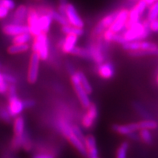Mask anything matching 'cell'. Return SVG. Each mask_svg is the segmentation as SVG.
Returning <instances> with one entry per match:
<instances>
[{
	"label": "cell",
	"instance_id": "obj_37",
	"mask_svg": "<svg viewBox=\"0 0 158 158\" xmlns=\"http://www.w3.org/2000/svg\"><path fill=\"white\" fill-rule=\"evenodd\" d=\"M3 81L7 83V84H10V85H15L17 83V79L13 75L8 73H2Z\"/></svg>",
	"mask_w": 158,
	"mask_h": 158
},
{
	"label": "cell",
	"instance_id": "obj_42",
	"mask_svg": "<svg viewBox=\"0 0 158 158\" xmlns=\"http://www.w3.org/2000/svg\"><path fill=\"white\" fill-rule=\"evenodd\" d=\"M23 102L25 108H31L35 107V105H36V102L33 99H27V100H23Z\"/></svg>",
	"mask_w": 158,
	"mask_h": 158
},
{
	"label": "cell",
	"instance_id": "obj_23",
	"mask_svg": "<svg viewBox=\"0 0 158 158\" xmlns=\"http://www.w3.org/2000/svg\"><path fill=\"white\" fill-rule=\"evenodd\" d=\"M29 44H12L7 48V52L10 54H18L25 53L29 50Z\"/></svg>",
	"mask_w": 158,
	"mask_h": 158
},
{
	"label": "cell",
	"instance_id": "obj_19",
	"mask_svg": "<svg viewBox=\"0 0 158 158\" xmlns=\"http://www.w3.org/2000/svg\"><path fill=\"white\" fill-rule=\"evenodd\" d=\"M66 138L68 140L69 142H70V143L78 150V152L81 154V155L84 156V157H86V149H85L84 143L81 141L73 133V131L70 135L67 136Z\"/></svg>",
	"mask_w": 158,
	"mask_h": 158
},
{
	"label": "cell",
	"instance_id": "obj_27",
	"mask_svg": "<svg viewBox=\"0 0 158 158\" xmlns=\"http://www.w3.org/2000/svg\"><path fill=\"white\" fill-rule=\"evenodd\" d=\"M70 54L74 55V56H77L79 57H81V58L84 59H91L89 51L86 48H82V47H78L76 46L73 50L72 52H71Z\"/></svg>",
	"mask_w": 158,
	"mask_h": 158
},
{
	"label": "cell",
	"instance_id": "obj_41",
	"mask_svg": "<svg viewBox=\"0 0 158 158\" xmlns=\"http://www.w3.org/2000/svg\"><path fill=\"white\" fill-rule=\"evenodd\" d=\"M112 42L117 43L118 44H122V45H123L124 43H126L123 36H122V35L120 34V33H118V34H114L113 41H112Z\"/></svg>",
	"mask_w": 158,
	"mask_h": 158
},
{
	"label": "cell",
	"instance_id": "obj_6",
	"mask_svg": "<svg viewBox=\"0 0 158 158\" xmlns=\"http://www.w3.org/2000/svg\"><path fill=\"white\" fill-rule=\"evenodd\" d=\"M64 16L70 25L78 27V28L84 29L85 25L84 21L79 15L77 10L73 4L68 3L66 6V10H65Z\"/></svg>",
	"mask_w": 158,
	"mask_h": 158
},
{
	"label": "cell",
	"instance_id": "obj_8",
	"mask_svg": "<svg viewBox=\"0 0 158 158\" xmlns=\"http://www.w3.org/2000/svg\"><path fill=\"white\" fill-rule=\"evenodd\" d=\"M117 12L118 11H115L114 13H110V14L106 15V16L102 18L98 23V24L94 27L93 30L92 31V36H100L106 29H109L110 26L113 23L114 19H115L116 15L117 14Z\"/></svg>",
	"mask_w": 158,
	"mask_h": 158
},
{
	"label": "cell",
	"instance_id": "obj_46",
	"mask_svg": "<svg viewBox=\"0 0 158 158\" xmlns=\"http://www.w3.org/2000/svg\"><path fill=\"white\" fill-rule=\"evenodd\" d=\"M33 158H54V155L48 153H39L34 155Z\"/></svg>",
	"mask_w": 158,
	"mask_h": 158
},
{
	"label": "cell",
	"instance_id": "obj_5",
	"mask_svg": "<svg viewBox=\"0 0 158 158\" xmlns=\"http://www.w3.org/2000/svg\"><path fill=\"white\" fill-rule=\"evenodd\" d=\"M40 63V59L38 55L36 53L32 52L30 56L28 72H27V81L29 84H35L38 79Z\"/></svg>",
	"mask_w": 158,
	"mask_h": 158
},
{
	"label": "cell",
	"instance_id": "obj_10",
	"mask_svg": "<svg viewBox=\"0 0 158 158\" xmlns=\"http://www.w3.org/2000/svg\"><path fill=\"white\" fill-rule=\"evenodd\" d=\"M98 117V109L95 104L91 103L86 108V113L83 116L81 119L82 126L85 129H91L94 126L97 118Z\"/></svg>",
	"mask_w": 158,
	"mask_h": 158
},
{
	"label": "cell",
	"instance_id": "obj_17",
	"mask_svg": "<svg viewBox=\"0 0 158 158\" xmlns=\"http://www.w3.org/2000/svg\"><path fill=\"white\" fill-rule=\"evenodd\" d=\"M87 49L89 51L91 59H92L98 64L104 62V55L102 54V48L99 45L92 44Z\"/></svg>",
	"mask_w": 158,
	"mask_h": 158
},
{
	"label": "cell",
	"instance_id": "obj_11",
	"mask_svg": "<svg viewBox=\"0 0 158 158\" xmlns=\"http://www.w3.org/2000/svg\"><path fill=\"white\" fill-rule=\"evenodd\" d=\"M78 40V37L75 35H66L64 38L60 39L58 43V46L64 54H70L73 50L76 47Z\"/></svg>",
	"mask_w": 158,
	"mask_h": 158
},
{
	"label": "cell",
	"instance_id": "obj_7",
	"mask_svg": "<svg viewBox=\"0 0 158 158\" xmlns=\"http://www.w3.org/2000/svg\"><path fill=\"white\" fill-rule=\"evenodd\" d=\"M25 109L23 100H21L17 94L8 96V106L7 110L8 111L10 116L12 117H17L20 116L23 110Z\"/></svg>",
	"mask_w": 158,
	"mask_h": 158
},
{
	"label": "cell",
	"instance_id": "obj_39",
	"mask_svg": "<svg viewBox=\"0 0 158 158\" xmlns=\"http://www.w3.org/2000/svg\"><path fill=\"white\" fill-rule=\"evenodd\" d=\"M0 7H5L10 10L15 8V3L14 0H0Z\"/></svg>",
	"mask_w": 158,
	"mask_h": 158
},
{
	"label": "cell",
	"instance_id": "obj_35",
	"mask_svg": "<svg viewBox=\"0 0 158 158\" xmlns=\"http://www.w3.org/2000/svg\"><path fill=\"white\" fill-rule=\"evenodd\" d=\"M0 118L6 123H9L11 122V116H10L7 108L3 106H0Z\"/></svg>",
	"mask_w": 158,
	"mask_h": 158
},
{
	"label": "cell",
	"instance_id": "obj_36",
	"mask_svg": "<svg viewBox=\"0 0 158 158\" xmlns=\"http://www.w3.org/2000/svg\"><path fill=\"white\" fill-rule=\"evenodd\" d=\"M22 147L27 151H29L31 149V140L29 138V136L27 133V132H24L23 135V143H22Z\"/></svg>",
	"mask_w": 158,
	"mask_h": 158
},
{
	"label": "cell",
	"instance_id": "obj_44",
	"mask_svg": "<svg viewBox=\"0 0 158 158\" xmlns=\"http://www.w3.org/2000/svg\"><path fill=\"white\" fill-rule=\"evenodd\" d=\"M10 10L5 7H0V19H4L9 15Z\"/></svg>",
	"mask_w": 158,
	"mask_h": 158
},
{
	"label": "cell",
	"instance_id": "obj_49",
	"mask_svg": "<svg viewBox=\"0 0 158 158\" xmlns=\"http://www.w3.org/2000/svg\"><path fill=\"white\" fill-rule=\"evenodd\" d=\"M37 1H40V0H37Z\"/></svg>",
	"mask_w": 158,
	"mask_h": 158
},
{
	"label": "cell",
	"instance_id": "obj_14",
	"mask_svg": "<svg viewBox=\"0 0 158 158\" xmlns=\"http://www.w3.org/2000/svg\"><path fill=\"white\" fill-rule=\"evenodd\" d=\"M112 130L118 134L127 136H129L131 133L141 130L138 122H133L127 124H114L112 126Z\"/></svg>",
	"mask_w": 158,
	"mask_h": 158
},
{
	"label": "cell",
	"instance_id": "obj_20",
	"mask_svg": "<svg viewBox=\"0 0 158 158\" xmlns=\"http://www.w3.org/2000/svg\"><path fill=\"white\" fill-rule=\"evenodd\" d=\"M13 131L14 135L21 137L25 132V120L23 116H19L15 118L13 122Z\"/></svg>",
	"mask_w": 158,
	"mask_h": 158
},
{
	"label": "cell",
	"instance_id": "obj_38",
	"mask_svg": "<svg viewBox=\"0 0 158 158\" xmlns=\"http://www.w3.org/2000/svg\"><path fill=\"white\" fill-rule=\"evenodd\" d=\"M147 5V4L146 3V2L143 1V0H139V1H138V2L137 3V5H136L135 7L136 10H137V11L138 12V13H139L141 16L143 14L144 12H145Z\"/></svg>",
	"mask_w": 158,
	"mask_h": 158
},
{
	"label": "cell",
	"instance_id": "obj_31",
	"mask_svg": "<svg viewBox=\"0 0 158 158\" xmlns=\"http://www.w3.org/2000/svg\"><path fill=\"white\" fill-rule=\"evenodd\" d=\"M158 52L151 51H143L139 50L136 51H130L129 52V55L130 56L133 57H141L146 56H157Z\"/></svg>",
	"mask_w": 158,
	"mask_h": 158
},
{
	"label": "cell",
	"instance_id": "obj_48",
	"mask_svg": "<svg viewBox=\"0 0 158 158\" xmlns=\"http://www.w3.org/2000/svg\"><path fill=\"white\" fill-rule=\"evenodd\" d=\"M155 2H157V0H155Z\"/></svg>",
	"mask_w": 158,
	"mask_h": 158
},
{
	"label": "cell",
	"instance_id": "obj_22",
	"mask_svg": "<svg viewBox=\"0 0 158 158\" xmlns=\"http://www.w3.org/2000/svg\"><path fill=\"white\" fill-rule=\"evenodd\" d=\"M62 31L64 33V35H75L76 37H81L84 34V29L78 28V27H73L70 24L65 25L62 27Z\"/></svg>",
	"mask_w": 158,
	"mask_h": 158
},
{
	"label": "cell",
	"instance_id": "obj_29",
	"mask_svg": "<svg viewBox=\"0 0 158 158\" xmlns=\"http://www.w3.org/2000/svg\"><path fill=\"white\" fill-rule=\"evenodd\" d=\"M158 16V4L157 2H154L152 5H151L150 9L149 10V13H148V19L147 20L149 21H155V20H157Z\"/></svg>",
	"mask_w": 158,
	"mask_h": 158
},
{
	"label": "cell",
	"instance_id": "obj_24",
	"mask_svg": "<svg viewBox=\"0 0 158 158\" xmlns=\"http://www.w3.org/2000/svg\"><path fill=\"white\" fill-rule=\"evenodd\" d=\"M77 73H78L79 80H80L81 85L83 89H84L85 92H86L88 94H92V92H93L92 86L89 81L88 78H86V75H85L83 72H81V71H77Z\"/></svg>",
	"mask_w": 158,
	"mask_h": 158
},
{
	"label": "cell",
	"instance_id": "obj_28",
	"mask_svg": "<svg viewBox=\"0 0 158 158\" xmlns=\"http://www.w3.org/2000/svg\"><path fill=\"white\" fill-rule=\"evenodd\" d=\"M141 41H132V42H126L122 45V48L124 50L130 51H136L141 50Z\"/></svg>",
	"mask_w": 158,
	"mask_h": 158
},
{
	"label": "cell",
	"instance_id": "obj_16",
	"mask_svg": "<svg viewBox=\"0 0 158 158\" xmlns=\"http://www.w3.org/2000/svg\"><path fill=\"white\" fill-rule=\"evenodd\" d=\"M27 11H28V8L27 6L21 5L18 7L13 14V23L20 25L23 24L27 20Z\"/></svg>",
	"mask_w": 158,
	"mask_h": 158
},
{
	"label": "cell",
	"instance_id": "obj_21",
	"mask_svg": "<svg viewBox=\"0 0 158 158\" xmlns=\"http://www.w3.org/2000/svg\"><path fill=\"white\" fill-rule=\"evenodd\" d=\"M140 18H141V15L138 13L137 10H136L135 7H133L130 10H129L128 19L125 25V29L130 28V27H133V25H135V23L139 22Z\"/></svg>",
	"mask_w": 158,
	"mask_h": 158
},
{
	"label": "cell",
	"instance_id": "obj_4",
	"mask_svg": "<svg viewBox=\"0 0 158 158\" xmlns=\"http://www.w3.org/2000/svg\"><path fill=\"white\" fill-rule=\"evenodd\" d=\"M39 13L37 10L34 7L28 8L27 16V27L29 28V32L31 37H35L37 35L41 34L40 29L39 25Z\"/></svg>",
	"mask_w": 158,
	"mask_h": 158
},
{
	"label": "cell",
	"instance_id": "obj_25",
	"mask_svg": "<svg viewBox=\"0 0 158 158\" xmlns=\"http://www.w3.org/2000/svg\"><path fill=\"white\" fill-rule=\"evenodd\" d=\"M140 130H155L157 128V121L151 118L141 120L138 122Z\"/></svg>",
	"mask_w": 158,
	"mask_h": 158
},
{
	"label": "cell",
	"instance_id": "obj_9",
	"mask_svg": "<svg viewBox=\"0 0 158 158\" xmlns=\"http://www.w3.org/2000/svg\"><path fill=\"white\" fill-rule=\"evenodd\" d=\"M129 10L127 9H122L117 12L113 23L110 27L109 29L115 34L122 32L124 29H125V25L128 19Z\"/></svg>",
	"mask_w": 158,
	"mask_h": 158
},
{
	"label": "cell",
	"instance_id": "obj_12",
	"mask_svg": "<svg viewBox=\"0 0 158 158\" xmlns=\"http://www.w3.org/2000/svg\"><path fill=\"white\" fill-rule=\"evenodd\" d=\"M3 33L7 36L15 37L23 33H29V28L25 24H15V23H7L2 27Z\"/></svg>",
	"mask_w": 158,
	"mask_h": 158
},
{
	"label": "cell",
	"instance_id": "obj_30",
	"mask_svg": "<svg viewBox=\"0 0 158 158\" xmlns=\"http://www.w3.org/2000/svg\"><path fill=\"white\" fill-rule=\"evenodd\" d=\"M129 143L127 141H124L121 143L119 147L118 148L117 152H116V158H127V152Z\"/></svg>",
	"mask_w": 158,
	"mask_h": 158
},
{
	"label": "cell",
	"instance_id": "obj_13",
	"mask_svg": "<svg viewBox=\"0 0 158 158\" xmlns=\"http://www.w3.org/2000/svg\"><path fill=\"white\" fill-rule=\"evenodd\" d=\"M84 144L86 151V157L88 158H99L96 139L93 135L89 134L85 136Z\"/></svg>",
	"mask_w": 158,
	"mask_h": 158
},
{
	"label": "cell",
	"instance_id": "obj_18",
	"mask_svg": "<svg viewBox=\"0 0 158 158\" xmlns=\"http://www.w3.org/2000/svg\"><path fill=\"white\" fill-rule=\"evenodd\" d=\"M53 20L51 15L47 13L40 14L39 16V25L41 33L47 35V33L50 31L51 24H52Z\"/></svg>",
	"mask_w": 158,
	"mask_h": 158
},
{
	"label": "cell",
	"instance_id": "obj_43",
	"mask_svg": "<svg viewBox=\"0 0 158 158\" xmlns=\"http://www.w3.org/2000/svg\"><path fill=\"white\" fill-rule=\"evenodd\" d=\"M149 29L150 31L157 33L158 31V21L155 20V21H150L149 22Z\"/></svg>",
	"mask_w": 158,
	"mask_h": 158
},
{
	"label": "cell",
	"instance_id": "obj_1",
	"mask_svg": "<svg viewBox=\"0 0 158 158\" xmlns=\"http://www.w3.org/2000/svg\"><path fill=\"white\" fill-rule=\"evenodd\" d=\"M150 32L149 21L146 20L143 22L139 21L130 28L125 29L122 35L125 42H132L144 40L149 37Z\"/></svg>",
	"mask_w": 158,
	"mask_h": 158
},
{
	"label": "cell",
	"instance_id": "obj_40",
	"mask_svg": "<svg viewBox=\"0 0 158 158\" xmlns=\"http://www.w3.org/2000/svg\"><path fill=\"white\" fill-rule=\"evenodd\" d=\"M114 34H115V33H114L111 30H110L109 29H106L103 33H102V37H103V39L105 40L106 42L110 43L113 41Z\"/></svg>",
	"mask_w": 158,
	"mask_h": 158
},
{
	"label": "cell",
	"instance_id": "obj_15",
	"mask_svg": "<svg viewBox=\"0 0 158 158\" xmlns=\"http://www.w3.org/2000/svg\"><path fill=\"white\" fill-rule=\"evenodd\" d=\"M99 76L103 79H110L115 75V68L110 62H103L99 64L98 68Z\"/></svg>",
	"mask_w": 158,
	"mask_h": 158
},
{
	"label": "cell",
	"instance_id": "obj_2",
	"mask_svg": "<svg viewBox=\"0 0 158 158\" xmlns=\"http://www.w3.org/2000/svg\"><path fill=\"white\" fill-rule=\"evenodd\" d=\"M31 50L38 55L40 61H46L49 57V40L47 35L41 33L34 37Z\"/></svg>",
	"mask_w": 158,
	"mask_h": 158
},
{
	"label": "cell",
	"instance_id": "obj_26",
	"mask_svg": "<svg viewBox=\"0 0 158 158\" xmlns=\"http://www.w3.org/2000/svg\"><path fill=\"white\" fill-rule=\"evenodd\" d=\"M31 35L29 33H23L13 37V44H28L31 40Z\"/></svg>",
	"mask_w": 158,
	"mask_h": 158
},
{
	"label": "cell",
	"instance_id": "obj_47",
	"mask_svg": "<svg viewBox=\"0 0 158 158\" xmlns=\"http://www.w3.org/2000/svg\"><path fill=\"white\" fill-rule=\"evenodd\" d=\"M4 81H3V78H2V73L1 72H0V83Z\"/></svg>",
	"mask_w": 158,
	"mask_h": 158
},
{
	"label": "cell",
	"instance_id": "obj_34",
	"mask_svg": "<svg viewBox=\"0 0 158 158\" xmlns=\"http://www.w3.org/2000/svg\"><path fill=\"white\" fill-rule=\"evenodd\" d=\"M23 135L21 136V137L14 135V137H13L11 142V146H12V148H13L14 150H18L21 147H22Z\"/></svg>",
	"mask_w": 158,
	"mask_h": 158
},
{
	"label": "cell",
	"instance_id": "obj_3",
	"mask_svg": "<svg viewBox=\"0 0 158 158\" xmlns=\"http://www.w3.org/2000/svg\"><path fill=\"white\" fill-rule=\"evenodd\" d=\"M70 81L81 104L84 108H87L92 103V102H91L89 94L85 92V90L81 85L78 73L76 72L70 75Z\"/></svg>",
	"mask_w": 158,
	"mask_h": 158
},
{
	"label": "cell",
	"instance_id": "obj_50",
	"mask_svg": "<svg viewBox=\"0 0 158 158\" xmlns=\"http://www.w3.org/2000/svg\"><path fill=\"white\" fill-rule=\"evenodd\" d=\"M0 66H1V64H0Z\"/></svg>",
	"mask_w": 158,
	"mask_h": 158
},
{
	"label": "cell",
	"instance_id": "obj_33",
	"mask_svg": "<svg viewBox=\"0 0 158 158\" xmlns=\"http://www.w3.org/2000/svg\"><path fill=\"white\" fill-rule=\"evenodd\" d=\"M72 131H73V133L81 141L84 143L85 135H84V133H83L82 130L80 128V127H79L78 125H77V124H73Z\"/></svg>",
	"mask_w": 158,
	"mask_h": 158
},
{
	"label": "cell",
	"instance_id": "obj_45",
	"mask_svg": "<svg viewBox=\"0 0 158 158\" xmlns=\"http://www.w3.org/2000/svg\"><path fill=\"white\" fill-rule=\"evenodd\" d=\"M9 85L5 81L0 83V94H5L8 90Z\"/></svg>",
	"mask_w": 158,
	"mask_h": 158
},
{
	"label": "cell",
	"instance_id": "obj_32",
	"mask_svg": "<svg viewBox=\"0 0 158 158\" xmlns=\"http://www.w3.org/2000/svg\"><path fill=\"white\" fill-rule=\"evenodd\" d=\"M140 138L144 143L147 144H150L152 143V136L150 130H140Z\"/></svg>",
	"mask_w": 158,
	"mask_h": 158
}]
</instances>
